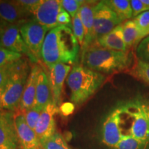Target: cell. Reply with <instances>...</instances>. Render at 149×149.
Listing matches in <instances>:
<instances>
[{
  "mask_svg": "<svg viewBox=\"0 0 149 149\" xmlns=\"http://www.w3.org/2000/svg\"><path fill=\"white\" fill-rule=\"evenodd\" d=\"M22 57L23 55L22 54L11 51L0 46V66L19 60Z\"/></svg>",
  "mask_w": 149,
  "mask_h": 149,
  "instance_id": "28",
  "label": "cell"
},
{
  "mask_svg": "<svg viewBox=\"0 0 149 149\" xmlns=\"http://www.w3.org/2000/svg\"><path fill=\"white\" fill-rule=\"evenodd\" d=\"M130 52L113 51L95 44L81 51V64L94 71L111 74L124 72L131 64Z\"/></svg>",
  "mask_w": 149,
  "mask_h": 149,
  "instance_id": "2",
  "label": "cell"
},
{
  "mask_svg": "<svg viewBox=\"0 0 149 149\" xmlns=\"http://www.w3.org/2000/svg\"><path fill=\"white\" fill-rule=\"evenodd\" d=\"M117 15L122 22L130 20L133 17V11L130 1L128 0H107L104 1Z\"/></svg>",
  "mask_w": 149,
  "mask_h": 149,
  "instance_id": "21",
  "label": "cell"
},
{
  "mask_svg": "<svg viewBox=\"0 0 149 149\" xmlns=\"http://www.w3.org/2000/svg\"><path fill=\"white\" fill-rule=\"evenodd\" d=\"M41 67L37 64H35L31 68L29 77H28L23 95L20 102L19 111L24 113L33 107L36 93V87L37 83V77Z\"/></svg>",
  "mask_w": 149,
  "mask_h": 149,
  "instance_id": "17",
  "label": "cell"
},
{
  "mask_svg": "<svg viewBox=\"0 0 149 149\" xmlns=\"http://www.w3.org/2000/svg\"><path fill=\"white\" fill-rule=\"evenodd\" d=\"M42 1V0H17V2L26 12L29 14H33Z\"/></svg>",
  "mask_w": 149,
  "mask_h": 149,
  "instance_id": "32",
  "label": "cell"
},
{
  "mask_svg": "<svg viewBox=\"0 0 149 149\" xmlns=\"http://www.w3.org/2000/svg\"><path fill=\"white\" fill-rule=\"evenodd\" d=\"M48 69L49 74L48 75L51 85L53 101L55 105L59 108L61 104L63 86L65 79L71 70V66L68 64L59 63L49 67Z\"/></svg>",
  "mask_w": 149,
  "mask_h": 149,
  "instance_id": "14",
  "label": "cell"
},
{
  "mask_svg": "<svg viewBox=\"0 0 149 149\" xmlns=\"http://www.w3.org/2000/svg\"><path fill=\"white\" fill-rule=\"evenodd\" d=\"M130 3L133 11V17L134 18L145 11H147L142 0H131Z\"/></svg>",
  "mask_w": 149,
  "mask_h": 149,
  "instance_id": "33",
  "label": "cell"
},
{
  "mask_svg": "<svg viewBox=\"0 0 149 149\" xmlns=\"http://www.w3.org/2000/svg\"><path fill=\"white\" fill-rule=\"evenodd\" d=\"M72 30L74 37L79 43L80 48H81L84 42L85 33L84 28L78 13L72 19Z\"/></svg>",
  "mask_w": 149,
  "mask_h": 149,
  "instance_id": "25",
  "label": "cell"
},
{
  "mask_svg": "<svg viewBox=\"0 0 149 149\" xmlns=\"http://www.w3.org/2000/svg\"><path fill=\"white\" fill-rule=\"evenodd\" d=\"M52 100L53 97L48 75L45 70L41 68L37 77L36 93L33 107L42 111Z\"/></svg>",
  "mask_w": 149,
  "mask_h": 149,
  "instance_id": "18",
  "label": "cell"
},
{
  "mask_svg": "<svg viewBox=\"0 0 149 149\" xmlns=\"http://www.w3.org/2000/svg\"><path fill=\"white\" fill-rule=\"evenodd\" d=\"M62 8L60 0H42L33 13L34 19L51 30L59 26L57 17Z\"/></svg>",
  "mask_w": 149,
  "mask_h": 149,
  "instance_id": "12",
  "label": "cell"
},
{
  "mask_svg": "<svg viewBox=\"0 0 149 149\" xmlns=\"http://www.w3.org/2000/svg\"><path fill=\"white\" fill-rule=\"evenodd\" d=\"M95 44L104 48L113 51L124 53L130 52L124 42L122 24L117 26L108 34L99 38Z\"/></svg>",
  "mask_w": 149,
  "mask_h": 149,
  "instance_id": "19",
  "label": "cell"
},
{
  "mask_svg": "<svg viewBox=\"0 0 149 149\" xmlns=\"http://www.w3.org/2000/svg\"><path fill=\"white\" fill-rule=\"evenodd\" d=\"M31 69L27 61L23 58L17 61L15 66L6 84L2 95L3 109L5 111L17 112Z\"/></svg>",
  "mask_w": 149,
  "mask_h": 149,
  "instance_id": "4",
  "label": "cell"
},
{
  "mask_svg": "<svg viewBox=\"0 0 149 149\" xmlns=\"http://www.w3.org/2000/svg\"><path fill=\"white\" fill-rule=\"evenodd\" d=\"M0 46L11 51L25 55L32 63H38V61L29 51L24 42L18 24H6L0 37Z\"/></svg>",
  "mask_w": 149,
  "mask_h": 149,
  "instance_id": "8",
  "label": "cell"
},
{
  "mask_svg": "<svg viewBox=\"0 0 149 149\" xmlns=\"http://www.w3.org/2000/svg\"><path fill=\"white\" fill-rule=\"evenodd\" d=\"M75 109V105L72 102H65L61 104L59 108V113L64 116H68L73 113Z\"/></svg>",
  "mask_w": 149,
  "mask_h": 149,
  "instance_id": "35",
  "label": "cell"
},
{
  "mask_svg": "<svg viewBox=\"0 0 149 149\" xmlns=\"http://www.w3.org/2000/svg\"><path fill=\"white\" fill-rule=\"evenodd\" d=\"M61 6L72 17L77 13L80 7L84 3L81 0H61Z\"/></svg>",
  "mask_w": 149,
  "mask_h": 149,
  "instance_id": "30",
  "label": "cell"
},
{
  "mask_svg": "<svg viewBox=\"0 0 149 149\" xmlns=\"http://www.w3.org/2000/svg\"><path fill=\"white\" fill-rule=\"evenodd\" d=\"M71 22L72 19L70 14L65 10L64 8H62V10L60 11L58 17H57L58 26H69L72 29Z\"/></svg>",
  "mask_w": 149,
  "mask_h": 149,
  "instance_id": "34",
  "label": "cell"
},
{
  "mask_svg": "<svg viewBox=\"0 0 149 149\" xmlns=\"http://www.w3.org/2000/svg\"><path fill=\"white\" fill-rule=\"evenodd\" d=\"M42 111L40 109L32 107L31 109L28 110L23 113L27 124L33 130H35L37 123L38 122Z\"/></svg>",
  "mask_w": 149,
  "mask_h": 149,
  "instance_id": "29",
  "label": "cell"
},
{
  "mask_svg": "<svg viewBox=\"0 0 149 149\" xmlns=\"http://www.w3.org/2000/svg\"><path fill=\"white\" fill-rule=\"evenodd\" d=\"M29 14L17 1L0 0V19L10 24H22Z\"/></svg>",
  "mask_w": 149,
  "mask_h": 149,
  "instance_id": "16",
  "label": "cell"
},
{
  "mask_svg": "<svg viewBox=\"0 0 149 149\" xmlns=\"http://www.w3.org/2000/svg\"><path fill=\"white\" fill-rule=\"evenodd\" d=\"M144 39L149 35V10L145 11L133 19Z\"/></svg>",
  "mask_w": 149,
  "mask_h": 149,
  "instance_id": "26",
  "label": "cell"
},
{
  "mask_svg": "<svg viewBox=\"0 0 149 149\" xmlns=\"http://www.w3.org/2000/svg\"><path fill=\"white\" fill-rule=\"evenodd\" d=\"M137 59L149 64V35L144 37L136 48Z\"/></svg>",
  "mask_w": 149,
  "mask_h": 149,
  "instance_id": "27",
  "label": "cell"
},
{
  "mask_svg": "<svg viewBox=\"0 0 149 149\" xmlns=\"http://www.w3.org/2000/svg\"><path fill=\"white\" fill-rule=\"evenodd\" d=\"M15 63L16 61H15L10 64L0 66V89L4 88L6 84L8 82L15 66Z\"/></svg>",
  "mask_w": 149,
  "mask_h": 149,
  "instance_id": "31",
  "label": "cell"
},
{
  "mask_svg": "<svg viewBox=\"0 0 149 149\" xmlns=\"http://www.w3.org/2000/svg\"><path fill=\"white\" fill-rule=\"evenodd\" d=\"M19 142L14 123V113L0 112V149H19Z\"/></svg>",
  "mask_w": 149,
  "mask_h": 149,
  "instance_id": "11",
  "label": "cell"
},
{
  "mask_svg": "<svg viewBox=\"0 0 149 149\" xmlns=\"http://www.w3.org/2000/svg\"><path fill=\"white\" fill-rule=\"evenodd\" d=\"M129 73L149 85V64L137 59Z\"/></svg>",
  "mask_w": 149,
  "mask_h": 149,
  "instance_id": "23",
  "label": "cell"
},
{
  "mask_svg": "<svg viewBox=\"0 0 149 149\" xmlns=\"http://www.w3.org/2000/svg\"><path fill=\"white\" fill-rule=\"evenodd\" d=\"M124 42L128 49L135 48L143 40L138 27L134 20H127L122 24Z\"/></svg>",
  "mask_w": 149,
  "mask_h": 149,
  "instance_id": "20",
  "label": "cell"
},
{
  "mask_svg": "<svg viewBox=\"0 0 149 149\" xmlns=\"http://www.w3.org/2000/svg\"><path fill=\"white\" fill-rule=\"evenodd\" d=\"M122 117V109L120 106L113 109L104 121L102 126V141L107 146L115 148L124 135Z\"/></svg>",
  "mask_w": 149,
  "mask_h": 149,
  "instance_id": "9",
  "label": "cell"
},
{
  "mask_svg": "<svg viewBox=\"0 0 149 149\" xmlns=\"http://www.w3.org/2000/svg\"><path fill=\"white\" fill-rule=\"evenodd\" d=\"M148 143L139 140L130 135L122 136L121 140L119 141L115 149H146Z\"/></svg>",
  "mask_w": 149,
  "mask_h": 149,
  "instance_id": "22",
  "label": "cell"
},
{
  "mask_svg": "<svg viewBox=\"0 0 149 149\" xmlns=\"http://www.w3.org/2000/svg\"><path fill=\"white\" fill-rule=\"evenodd\" d=\"M93 37L95 44L99 38L108 34L123 22L104 1L97 2L93 8Z\"/></svg>",
  "mask_w": 149,
  "mask_h": 149,
  "instance_id": "6",
  "label": "cell"
},
{
  "mask_svg": "<svg viewBox=\"0 0 149 149\" xmlns=\"http://www.w3.org/2000/svg\"><path fill=\"white\" fill-rule=\"evenodd\" d=\"M44 149H71L61 133L56 132L49 139L41 144Z\"/></svg>",
  "mask_w": 149,
  "mask_h": 149,
  "instance_id": "24",
  "label": "cell"
},
{
  "mask_svg": "<svg viewBox=\"0 0 149 149\" xmlns=\"http://www.w3.org/2000/svg\"><path fill=\"white\" fill-rule=\"evenodd\" d=\"M7 23H6L5 22L2 21V20L0 19V37H1V34H2L3 29H4L5 26L6 25Z\"/></svg>",
  "mask_w": 149,
  "mask_h": 149,
  "instance_id": "37",
  "label": "cell"
},
{
  "mask_svg": "<svg viewBox=\"0 0 149 149\" xmlns=\"http://www.w3.org/2000/svg\"><path fill=\"white\" fill-rule=\"evenodd\" d=\"M3 88L0 89V112L4 111L3 109V104H2V95L3 92Z\"/></svg>",
  "mask_w": 149,
  "mask_h": 149,
  "instance_id": "36",
  "label": "cell"
},
{
  "mask_svg": "<svg viewBox=\"0 0 149 149\" xmlns=\"http://www.w3.org/2000/svg\"><path fill=\"white\" fill-rule=\"evenodd\" d=\"M79 50L71 28L59 26L50 30L46 35L42 48V61L48 68L59 63L74 64L79 57Z\"/></svg>",
  "mask_w": 149,
  "mask_h": 149,
  "instance_id": "1",
  "label": "cell"
},
{
  "mask_svg": "<svg viewBox=\"0 0 149 149\" xmlns=\"http://www.w3.org/2000/svg\"><path fill=\"white\" fill-rule=\"evenodd\" d=\"M142 1L146 6V10H149V0H142Z\"/></svg>",
  "mask_w": 149,
  "mask_h": 149,
  "instance_id": "38",
  "label": "cell"
},
{
  "mask_svg": "<svg viewBox=\"0 0 149 149\" xmlns=\"http://www.w3.org/2000/svg\"><path fill=\"white\" fill-rule=\"evenodd\" d=\"M14 123L21 149H40V141L35 130L26 122L23 113L19 111L14 113Z\"/></svg>",
  "mask_w": 149,
  "mask_h": 149,
  "instance_id": "13",
  "label": "cell"
},
{
  "mask_svg": "<svg viewBox=\"0 0 149 149\" xmlns=\"http://www.w3.org/2000/svg\"><path fill=\"white\" fill-rule=\"evenodd\" d=\"M97 1H84L80 7L78 13L84 28V42L81 51H84L95 44L93 37V23H94V13L93 8Z\"/></svg>",
  "mask_w": 149,
  "mask_h": 149,
  "instance_id": "15",
  "label": "cell"
},
{
  "mask_svg": "<svg viewBox=\"0 0 149 149\" xmlns=\"http://www.w3.org/2000/svg\"><path fill=\"white\" fill-rule=\"evenodd\" d=\"M19 31L29 51L40 62L42 61L43 43L50 30L33 19L22 23L19 26Z\"/></svg>",
  "mask_w": 149,
  "mask_h": 149,
  "instance_id": "7",
  "label": "cell"
},
{
  "mask_svg": "<svg viewBox=\"0 0 149 149\" xmlns=\"http://www.w3.org/2000/svg\"><path fill=\"white\" fill-rule=\"evenodd\" d=\"M106 79L104 74L81 64L74 65L66 78L70 90V101L75 106H81L99 90Z\"/></svg>",
  "mask_w": 149,
  "mask_h": 149,
  "instance_id": "3",
  "label": "cell"
},
{
  "mask_svg": "<svg viewBox=\"0 0 149 149\" xmlns=\"http://www.w3.org/2000/svg\"><path fill=\"white\" fill-rule=\"evenodd\" d=\"M58 113L59 107L53 100L42 110L35 130L41 144L56 133L55 115Z\"/></svg>",
  "mask_w": 149,
  "mask_h": 149,
  "instance_id": "10",
  "label": "cell"
},
{
  "mask_svg": "<svg viewBox=\"0 0 149 149\" xmlns=\"http://www.w3.org/2000/svg\"><path fill=\"white\" fill-rule=\"evenodd\" d=\"M124 114L131 120L128 135L144 142H149V103L136 99L120 105Z\"/></svg>",
  "mask_w": 149,
  "mask_h": 149,
  "instance_id": "5",
  "label": "cell"
}]
</instances>
